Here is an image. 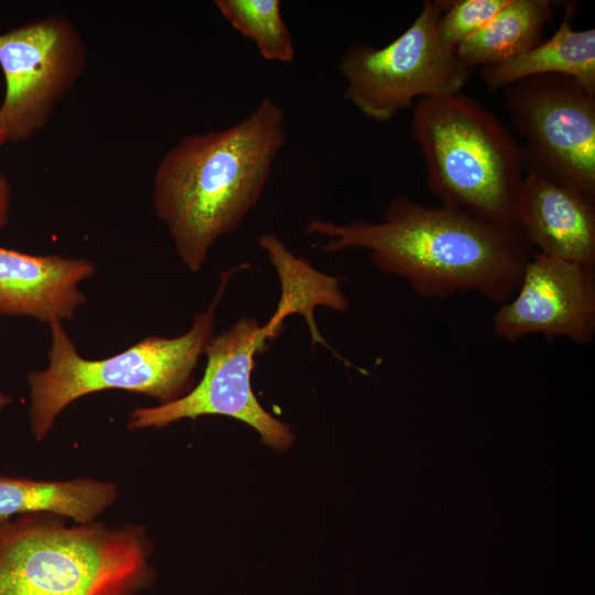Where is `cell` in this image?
<instances>
[{"instance_id":"obj_1","label":"cell","mask_w":595,"mask_h":595,"mask_svg":"<svg viewBox=\"0 0 595 595\" xmlns=\"http://www.w3.org/2000/svg\"><path fill=\"white\" fill-rule=\"evenodd\" d=\"M304 232L325 238L324 252L367 250L381 271L405 280L421 296L474 292L499 305L516 293L533 253L519 227L402 196L389 203L381 221L313 218Z\"/></svg>"},{"instance_id":"obj_2","label":"cell","mask_w":595,"mask_h":595,"mask_svg":"<svg viewBox=\"0 0 595 595\" xmlns=\"http://www.w3.org/2000/svg\"><path fill=\"white\" fill-rule=\"evenodd\" d=\"M286 140L284 111L264 97L232 126L185 136L162 156L152 207L190 271L258 204Z\"/></svg>"},{"instance_id":"obj_3","label":"cell","mask_w":595,"mask_h":595,"mask_svg":"<svg viewBox=\"0 0 595 595\" xmlns=\"http://www.w3.org/2000/svg\"><path fill=\"white\" fill-rule=\"evenodd\" d=\"M36 512L0 522V595H133L150 581L137 526H67Z\"/></svg>"},{"instance_id":"obj_4","label":"cell","mask_w":595,"mask_h":595,"mask_svg":"<svg viewBox=\"0 0 595 595\" xmlns=\"http://www.w3.org/2000/svg\"><path fill=\"white\" fill-rule=\"evenodd\" d=\"M239 264L220 272V282L209 306L197 313L187 332L166 338L150 336L102 359L79 355L61 322L50 324L48 365L28 374L30 428L37 441L52 430L57 416L72 402L90 393L119 389L172 402L194 387V370L214 336L216 310Z\"/></svg>"},{"instance_id":"obj_5","label":"cell","mask_w":595,"mask_h":595,"mask_svg":"<svg viewBox=\"0 0 595 595\" xmlns=\"http://www.w3.org/2000/svg\"><path fill=\"white\" fill-rule=\"evenodd\" d=\"M411 131L442 205L518 227L521 147L495 112L463 93L424 98L414 105Z\"/></svg>"},{"instance_id":"obj_6","label":"cell","mask_w":595,"mask_h":595,"mask_svg":"<svg viewBox=\"0 0 595 595\" xmlns=\"http://www.w3.org/2000/svg\"><path fill=\"white\" fill-rule=\"evenodd\" d=\"M444 8L445 0H425L410 26L389 44L345 48L338 63L344 98L368 119L386 122L414 100L462 93L472 71L436 35Z\"/></svg>"},{"instance_id":"obj_7","label":"cell","mask_w":595,"mask_h":595,"mask_svg":"<svg viewBox=\"0 0 595 595\" xmlns=\"http://www.w3.org/2000/svg\"><path fill=\"white\" fill-rule=\"evenodd\" d=\"M501 90L510 123L523 140L524 172L595 199V94L559 74L527 77Z\"/></svg>"},{"instance_id":"obj_8","label":"cell","mask_w":595,"mask_h":595,"mask_svg":"<svg viewBox=\"0 0 595 595\" xmlns=\"http://www.w3.org/2000/svg\"><path fill=\"white\" fill-rule=\"evenodd\" d=\"M290 311L278 305L275 313L261 325L250 316L240 317L229 329L208 342L206 367L201 381L185 396L151 408H137L128 418L130 430L163 428L183 419L225 415L256 430L267 445L284 450L293 442L288 424L275 419L260 404L251 388L256 354L274 338Z\"/></svg>"},{"instance_id":"obj_9","label":"cell","mask_w":595,"mask_h":595,"mask_svg":"<svg viewBox=\"0 0 595 595\" xmlns=\"http://www.w3.org/2000/svg\"><path fill=\"white\" fill-rule=\"evenodd\" d=\"M86 65L85 40L63 14L0 33V68L6 83L0 126L7 141L25 142L44 129Z\"/></svg>"},{"instance_id":"obj_10","label":"cell","mask_w":595,"mask_h":595,"mask_svg":"<svg viewBox=\"0 0 595 595\" xmlns=\"http://www.w3.org/2000/svg\"><path fill=\"white\" fill-rule=\"evenodd\" d=\"M508 343L528 335L588 345L595 336V269L533 252L516 293L493 316Z\"/></svg>"},{"instance_id":"obj_11","label":"cell","mask_w":595,"mask_h":595,"mask_svg":"<svg viewBox=\"0 0 595 595\" xmlns=\"http://www.w3.org/2000/svg\"><path fill=\"white\" fill-rule=\"evenodd\" d=\"M517 226L536 252L595 269V199L524 172Z\"/></svg>"},{"instance_id":"obj_12","label":"cell","mask_w":595,"mask_h":595,"mask_svg":"<svg viewBox=\"0 0 595 595\" xmlns=\"http://www.w3.org/2000/svg\"><path fill=\"white\" fill-rule=\"evenodd\" d=\"M95 273L88 259L0 247V315L33 317L48 325L72 320L87 303L78 286Z\"/></svg>"},{"instance_id":"obj_13","label":"cell","mask_w":595,"mask_h":595,"mask_svg":"<svg viewBox=\"0 0 595 595\" xmlns=\"http://www.w3.org/2000/svg\"><path fill=\"white\" fill-rule=\"evenodd\" d=\"M572 17L567 7L551 37L510 60L479 67L484 84L495 91L527 77L559 74L595 94V29L575 30Z\"/></svg>"},{"instance_id":"obj_14","label":"cell","mask_w":595,"mask_h":595,"mask_svg":"<svg viewBox=\"0 0 595 595\" xmlns=\"http://www.w3.org/2000/svg\"><path fill=\"white\" fill-rule=\"evenodd\" d=\"M118 496L116 484L93 478L35 480L0 474V522L13 517L48 512L88 523Z\"/></svg>"},{"instance_id":"obj_15","label":"cell","mask_w":595,"mask_h":595,"mask_svg":"<svg viewBox=\"0 0 595 595\" xmlns=\"http://www.w3.org/2000/svg\"><path fill=\"white\" fill-rule=\"evenodd\" d=\"M555 7L551 0H508L455 53L470 71L520 55L543 41V30L552 21Z\"/></svg>"},{"instance_id":"obj_16","label":"cell","mask_w":595,"mask_h":595,"mask_svg":"<svg viewBox=\"0 0 595 595\" xmlns=\"http://www.w3.org/2000/svg\"><path fill=\"white\" fill-rule=\"evenodd\" d=\"M258 244L274 266L281 289L294 292L304 303V317L309 323L313 344L326 345L316 327L313 309L324 305L343 312L348 307L339 279L321 273L303 259L295 257L274 234H262Z\"/></svg>"},{"instance_id":"obj_17","label":"cell","mask_w":595,"mask_h":595,"mask_svg":"<svg viewBox=\"0 0 595 595\" xmlns=\"http://www.w3.org/2000/svg\"><path fill=\"white\" fill-rule=\"evenodd\" d=\"M215 6L232 29L255 43L266 61L286 64L295 58L279 0H216Z\"/></svg>"},{"instance_id":"obj_18","label":"cell","mask_w":595,"mask_h":595,"mask_svg":"<svg viewBox=\"0 0 595 595\" xmlns=\"http://www.w3.org/2000/svg\"><path fill=\"white\" fill-rule=\"evenodd\" d=\"M508 0H445L436 23V35L446 47L455 51L486 25Z\"/></svg>"},{"instance_id":"obj_19","label":"cell","mask_w":595,"mask_h":595,"mask_svg":"<svg viewBox=\"0 0 595 595\" xmlns=\"http://www.w3.org/2000/svg\"><path fill=\"white\" fill-rule=\"evenodd\" d=\"M11 186L6 175L0 174V230L3 229L10 218Z\"/></svg>"},{"instance_id":"obj_20","label":"cell","mask_w":595,"mask_h":595,"mask_svg":"<svg viewBox=\"0 0 595 595\" xmlns=\"http://www.w3.org/2000/svg\"><path fill=\"white\" fill-rule=\"evenodd\" d=\"M10 403H11V398L0 390V413Z\"/></svg>"},{"instance_id":"obj_21","label":"cell","mask_w":595,"mask_h":595,"mask_svg":"<svg viewBox=\"0 0 595 595\" xmlns=\"http://www.w3.org/2000/svg\"><path fill=\"white\" fill-rule=\"evenodd\" d=\"M7 142V136L2 129V127L0 126V148L2 147V144Z\"/></svg>"}]
</instances>
